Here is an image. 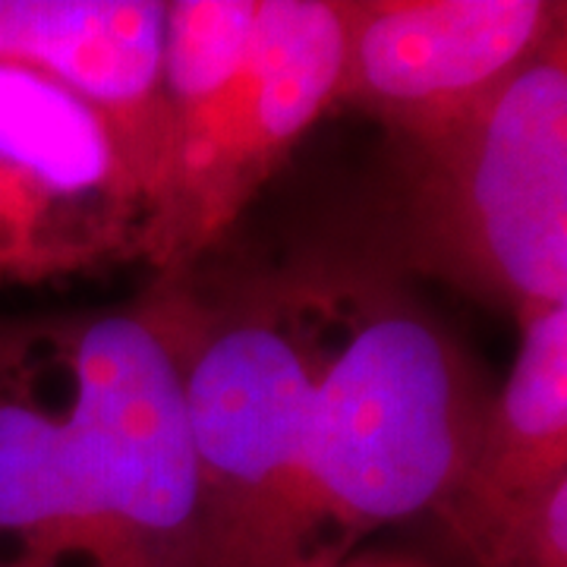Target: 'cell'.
<instances>
[{"label":"cell","mask_w":567,"mask_h":567,"mask_svg":"<svg viewBox=\"0 0 567 567\" xmlns=\"http://www.w3.org/2000/svg\"><path fill=\"white\" fill-rule=\"evenodd\" d=\"M476 567H567V483L473 558Z\"/></svg>","instance_id":"9c48e42d"},{"label":"cell","mask_w":567,"mask_h":567,"mask_svg":"<svg viewBox=\"0 0 567 567\" xmlns=\"http://www.w3.org/2000/svg\"><path fill=\"white\" fill-rule=\"evenodd\" d=\"M341 0H171L164 17L162 275L196 268L338 104Z\"/></svg>","instance_id":"3957f363"},{"label":"cell","mask_w":567,"mask_h":567,"mask_svg":"<svg viewBox=\"0 0 567 567\" xmlns=\"http://www.w3.org/2000/svg\"><path fill=\"white\" fill-rule=\"evenodd\" d=\"M517 319V357L505 388L488 398L464 470L439 511L470 558L520 524L567 483V303Z\"/></svg>","instance_id":"ba28073f"},{"label":"cell","mask_w":567,"mask_h":567,"mask_svg":"<svg viewBox=\"0 0 567 567\" xmlns=\"http://www.w3.org/2000/svg\"><path fill=\"white\" fill-rule=\"evenodd\" d=\"M379 259L514 316L567 303V32L461 121L398 142Z\"/></svg>","instance_id":"277c9868"},{"label":"cell","mask_w":567,"mask_h":567,"mask_svg":"<svg viewBox=\"0 0 567 567\" xmlns=\"http://www.w3.org/2000/svg\"><path fill=\"white\" fill-rule=\"evenodd\" d=\"M164 17L162 0H0V63L58 82L114 123L148 183L155 221L167 171Z\"/></svg>","instance_id":"52a82bcc"},{"label":"cell","mask_w":567,"mask_h":567,"mask_svg":"<svg viewBox=\"0 0 567 567\" xmlns=\"http://www.w3.org/2000/svg\"><path fill=\"white\" fill-rule=\"evenodd\" d=\"M155 203L114 123L32 70L0 63V287L145 262Z\"/></svg>","instance_id":"5b68a950"},{"label":"cell","mask_w":567,"mask_h":567,"mask_svg":"<svg viewBox=\"0 0 567 567\" xmlns=\"http://www.w3.org/2000/svg\"><path fill=\"white\" fill-rule=\"evenodd\" d=\"M0 567H205L177 290L0 324Z\"/></svg>","instance_id":"7a4b0ae2"},{"label":"cell","mask_w":567,"mask_h":567,"mask_svg":"<svg viewBox=\"0 0 567 567\" xmlns=\"http://www.w3.org/2000/svg\"><path fill=\"white\" fill-rule=\"evenodd\" d=\"M167 278L205 567H338L375 529L439 517L488 398L401 271L303 256Z\"/></svg>","instance_id":"6da1fadb"},{"label":"cell","mask_w":567,"mask_h":567,"mask_svg":"<svg viewBox=\"0 0 567 567\" xmlns=\"http://www.w3.org/2000/svg\"><path fill=\"white\" fill-rule=\"evenodd\" d=\"M341 10L338 104L365 111L394 142L461 121L567 25L551 0H341Z\"/></svg>","instance_id":"8992f818"},{"label":"cell","mask_w":567,"mask_h":567,"mask_svg":"<svg viewBox=\"0 0 567 567\" xmlns=\"http://www.w3.org/2000/svg\"><path fill=\"white\" fill-rule=\"evenodd\" d=\"M338 567H341V565H338Z\"/></svg>","instance_id":"30bf717a"}]
</instances>
